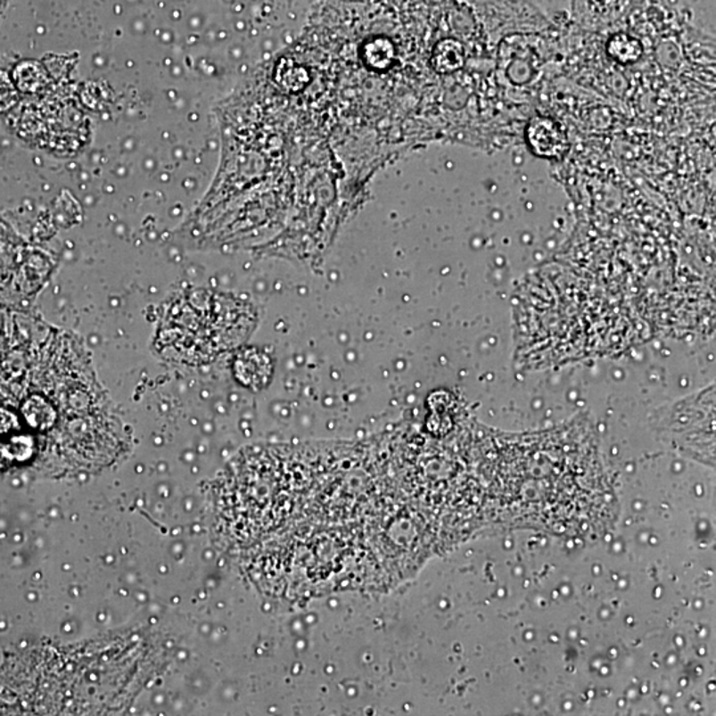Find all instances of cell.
Returning a JSON list of instances; mask_svg holds the SVG:
<instances>
[{
    "label": "cell",
    "mask_w": 716,
    "mask_h": 716,
    "mask_svg": "<svg viewBox=\"0 0 716 716\" xmlns=\"http://www.w3.org/2000/svg\"><path fill=\"white\" fill-rule=\"evenodd\" d=\"M437 57H443V62H440V67L445 70H453L458 68L463 62V51L461 45L453 40L443 42L438 47Z\"/></svg>",
    "instance_id": "3957f363"
},
{
    "label": "cell",
    "mask_w": 716,
    "mask_h": 716,
    "mask_svg": "<svg viewBox=\"0 0 716 716\" xmlns=\"http://www.w3.org/2000/svg\"><path fill=\"white\" fill-rule=\"evenodd\" d=\"M528 148L536 157L562 160L569 149L568 136L562 125L548 117H535L525 129Z\"/></svg>",
    "instance_id": "6da1fadb"
},
{
    "label": "cell",
    "mask_w": 716,
    "mask_h": 716,
    "mask_svg": "<svg viewBox=\"0 0 716 716\" xmlns=\"http://www.w3.org/2000/svg\"><path fill=\"white\" fill-rule=\"evenodd\" d=\"M641 43L630 35L617 34L609 40L608 53L615 62L621 64H631L642 56Z\"/></svg>",
    "instance_id": "7a4b0ae2"
}]
</instances>
